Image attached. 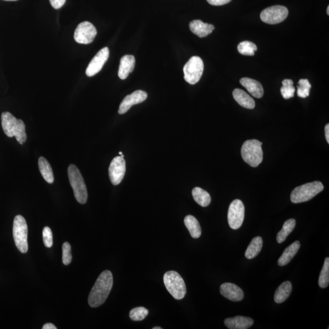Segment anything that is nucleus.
Here are the masks:
<instances>
[{"instance_id": "3", "label": "nucleus", "mask_w": 329, "mask_h": 329, "mask_svg": "<svg viewBox=\"0 0 329 329\" xmlns=\"http://www.w3.org/2000/svg\"><path fill=\"white\" fill-rule=\"evenodd\" d=\"M68 176L77 201L81 204H85L88 198L86 185L81 172L75 165H69L68 168Z\"/></svg>"}, {"instance_id": "12", "label": "nucleus", "mask_w": 329, "mask_h": 329, "mask_svg": "<svg viewBox=\"0 0 329 329\" xmlns=\"http://www.w3.org/2000/svg\"><path fill=\"white\" fill-rule=\"evenodd\" d=\"M126 173V162L124 157L117 156L108 168V176L112 184L118 185L124 179Z\"/></svg>"}, {"instance_id": "18", "label": "nucleus", "mask_w": 329, "mask_h": 329, "mask_svg": "<svg viewBox=\"0 0 329 329\" xmlns=\"http://www.w3.org/2000/svg\"><path fill=\"white\" fill-rule=\"evenodd\" d=\"M241 84L251 95L256 98H261L264 94L262 85L259 81L249 78H243L240 79Z\"/></svg>"}, {"instance_id": "25", "label": "nucleus", "mask_w": 329, "mask_h": 329, "mask_svg": "<svg viewBox=\"0 0 329 329\" xmlns=\"http://www.w3.org/2000/svg\"><path fill=\"white\" fill-rule=\"evenodd\" d=\"M263 247V240L262 237H256L252 240L250 245L248 246L245 252V257L248 259H253L259 255Z\"/></svg>"}, {"instance_id": "2", "label": "nucleus", "mask_w": 329, "mask_h": 329, "mask_svg": "<svg viewBox=\"0 0 329 329\" xmlns=\"http://www.w3.org/2000/svg\"><path fill=\"white\" fill-rule=\"evenodd\" d=\"M2 125L8 137H15L17 142L21 145L24 144L27 141L25 125L22 120L17 119L9 112H5L2 114Z\"/></svg>"}, {"instance_id": "26", "label": "nucleus", "mask_w": 329, "mask_h": 329, "mask_svg": "<svg viewBox=\"0 0 329 329\" xmlns=\"http://www.w3.org/2000/svg\"><path fill=\"white\" fill-rule=\"evenodd\" d=\"M192 196L194 201L202 207H207L210 204L211 202L210 194L201 188H194L192 190Z\"/></svg>"}, {"instance_id": "6", "label": "nucleus", "mask_w": 329, "mask_h": 329, "mask_svg": "<svg viewBox=\"0 0 329 329\" xmlns=\"http://www.w3.org/2000/svg\"><path fill=\"white\" fill-rule=\"evenodd\" d=\"M164 282L166 288L174 299L181 300L187 293V288L184 279L179 273L170 271L165 273Z\"/></svg>"}, {"instance_id": "37", "label": "nucleus", "mask_w": 329, "mask_h": 329, "mask_svg": "<svg viewBox=\"0 0 329 329\" xmlns=\"http://www.w3.org/2000/svg\"><path fill=\"white\" fill-rule=\"evenodd\" d=\"M42 329H57V327L52 323H47L43 326Z\"/></svg>"}, {"instance_id": "32", "label": "nucleus", "mask_w": 329, "mask_h": 329, "mask_svg": "<svg viewBox=\"0 0 329 329\" xmlns=\"http://www.w3.org/2000/svg\"><path fill=\"white\" fill-rule=\"evenodd\" d=\"M148 314V309L143 307H139L132 309L130 311V317L134 321H140L145 319Z\"/></svg>"}, {"instance_id": "42", "label": "nucleus", "mask_w": 329, "mask_h": 329, "mask_svg": "<svg viewBox=\"0 0 329 329\" xmlns=\"http://www.w3.org/2000/svg\"><path fill=\"white\" fill-rule=\"evenodd\" d=\"M120 156H121L122 157H124V156H125L124 155V154H122V155Z\"/></svg>"}, {"instance_id": "15", "label": "nucleus", "mask_w": 329, "mask_h": 329, "mask_svg": "<svg viewBox=\"0 0 329 329\" xmlns=\"http://www.w3.org/2000/svg\"><path fill=\"white\" fill-rule=\"evenodd\" d=\"M220 293L226 298L234 302L241 301L244 293L238 286L232 283H225L220 286Z\"/></svg>"}, {"instance_id": "20", "label": "nucleus", "mask_w": 329, "mask_h": 329, "mask_svg": "<svg viewBox=\"0 0 329 329\" xmlns=\"http://www.w3.org/2000/svg\"><path fill=\"white\" fill-rule=\"evenodd\" d=\"M233 97L235 100L243 107L248 109H253L255 107V101L244 90L236 88L233 91Z\"/></svg>"}, {"instance_id": "17", "label": "nucleus", "mask_w": 329, "mask_h": 329, "mask_svg": "<svg viewBox=\"0 0 329 329\" xmlns=\"http://www.w3.org/2000/svg\"><path fill=\"white\" fill-rule=\"evenodd\" d=\"M136 65V59L133 55H125L120 59L119 76L121 79L128 78L129 74L133 72Z\"/></svg>"}, {"instance_id": "13", "label": "nucleus", "mask_w": 329, "mask_h": 329, "mask_svg": "<svg viewBox=\"0 0 329 329\" xmlns=\"http://www.w3.org/2000/svg\"><path fill=\"white\" fill-rule=\"evenodd\" d=\"M108 57H109V50L107 47L103 48L96 54L88 64L85 71L87 76L91 77L99 73L107 61Z\"/></svg>"}, {"instance_id": "1", "label": "nucleus", "mask_w": 329, "mask_h": 329, "mask_svg": "<svg viewBox=\"0 0 329 329\" xmlns=\"http://www.w3.org/2000/svg\"><path fill=\"white\" fill-rule=\"evenodd\" d=\"M113 275L110 271H104L100 274L88 296V305L96 308L106 300L113 287Z\"/></svg>"}, {"instance_id": "10", "label": "nucleus", "mask_w": 329, "mask_h": 329, "mask_svg": "<svg viewBox=\"0 0 329 329\" xmlns=\"http://www.w3.org/2000/svg\"><path fill=\"white\" fill-rule=\"evenodd\" d=\"M245 218V206L241 200L236 199L229 207L228 219L231 228L237 230L242 227Z\"/></svg>"}, {"instance_id": "16", "label": "nucleus", "mask_w": 329, "mask_h": 329, "mask_svg": "<svg viewBox=\"0 0 329 329\" xmlns=\"http://www.w3.org/2000/svg\"><path fill=\"white\" fill-rule=\"evenodd\" d=\"M225 324L230 329H247L254 324V320L249 317L237 316L226 319Z\"/></svg>"}, {"instance_id": "9", "label": "nucleus", "mask_w": 329, "mask_h": 329, "mask_svg": "<svg viewBox=\"0 0 329 329\" xmlns=\"http://www.w3.org/2000/svg\"><path fill=\"white\" fill-rule=\"evenodd\" d=\"M288 15L287 8L277 5L266 8L260 14V19L266 24L275 25L284 21Z\"/></svg>"}, {"instance_id": "41", "label": "nucleus", "mask_w": 329, "mask_h": 329, "mask_svg": "<svg viewBox=\"0 0 329 329\" xmlns=\"http://www.w3.org/2000/svg\"><path fill=\"white\" fill-rule=\"evenodd\" d=\"M5 1H17V0H5Z\"/></svg>"}, {"instance_id": "36", "label": "nucleus", "mask_w": 329, "mask_h": 329, "mask_svg": "<svg viewBox=\"0 0 329 329\" xmlns=\"http://www.w3.org/2000/svg\"><path fill=\"white\" fill-rule=\"evenodd\" d=\"M208 4L213 6H222L229 4L232 0H207Z\"/></svg>"}, {"instance_id": "19", "label": "nucleus", "mask_w": 329, "mask_h": 329, "mask_svg": "<svg viewBox=\"0 0 329 329\" xmlns=\"http://www.w3.org/2000/svg\"><path fill=\"white\" fill-rule=\"evenodd\" d=\"M189 26L191 32L200 38L209 35L214 29L213 25L205 24L200 20L191 21Z\"/></svg>"}, {"instance_id": "28", "label": "nucleus", "mask_w": 329, "mask_h": 329, "mask_svg": "<svg viewBox=\"0 0 329 329\" xmlns=\"http://www.w3.org/2000/svg\"><path fill=\"white\" fill-rule=\"evenodd\" d=\"M282 87L280 88V92L285 99L293 98L295 92V87L293 86V82L291 79H284L282 81Z\"/></svg>"}, {"instance_id": "22", "label": "nucleus", "mask_w": 329, "mask_h": 329, "mask_svg": "<svg viewBox=\"0 0 329 329\" xmlns=\"http://www.w3.org/2000/svg\"><path fill=\"white\" fill-rule=\"evenodd\" d=\"M292 284L290 281L283 282L281 285L277 288L275 294H274V301L277 304H281L285 301L290 296L292 291Z\"/></svg>"}, {"instance_id": "33", "label": "nucleus", "mask_w": 329, "mask_h": 329, "mask_svg": "<svg viewBox=\"0 0 329 329\" xmlns=\"http://www.w3.org/2000/svg\"><path fill=\"white\" fill-rule=\"evenodd\" d=\"M71 246L68 242H65L62 245V262L65 265H68L72 261L71 253Z\"/></svg>"}, {"instance_id": "5", "label": "nucleus", "mask_w": 329, "mask_h": 329, "mask_svg": "<svg viewBox=\"0 0 329 329\" xmlns=\"http://www.w3.org/2000/svg\"><path fill=\"white\" fill-rule=\"evenodd\" d=\"M324 190V186L320 181L307 183L294 188L291 193V201L294 204L310 201Z\"/></svg>"}, {"instance_id": "31", "label": "nucleus", "mask_w": 329, "mask_h": 329, "mask_svg": "<svg viewBox=\"0 0 329 329\" xmlns=\"http://www.w3.org/2000/svg\"><path fill=\"white\" fill-rule=\"evenodd\" d=\"M297 96L300 98H305L310 94L311 85L307 79H300L297 85Z\"/></svg>"}, {"instance_id": "7", "label": "nucleus", "mask_w": 329, "mask_h": 329, "mask_svg": "<svg viewBox=\"0 0 329 329\" xmlns=\"http://www.w3.org/2000/svg\"><path fill=\"white\" fill-rule=\"evenodd\" d=\"M13 237L17 249L22 254L28 251V225L24 216L17 215L13 224Z\"/></svg>"}, {"instance_id": "34", "label": "nucleus", "mask_w": 329, "mask_h": 329, "mask_svg": "<svg viewBox=\"0 0 329 329\" xmlns=\"http://www.w3.org/2000/svg\"><path fill=\"white\" fill-rule=\"evenodd\" d=\"M43 240L46 247L50 248L53 247V233L49 227H45L43 230Z\"/></svg>"}, {"instance_id": "11", "label": "nucleus", "mask_w": 329, "mask_h": 329, "mask_svg": "<svg viewBox=\"0 0 329 329\" xmlns=\"http://www.w3.org/2000/svg\"><path fill=\"white\" fill-rule=\"evenodd\" d=\"M97 31L92 24L84 22L79 24L74 34V39L78 44H89L95 39Z\"/></svg>"}, {"instance_id": "29", "label": "nucleus", "mask_w": 329, "mask_h": 329, "mask_svg": "<svg viewBox=\"0 0 329 329\" xmlns=\"http://www.w3.org/2000/svg\"><path fill=\"white\" fill-rule=\"evenodd\" d=\"M318 284L322 288H327L329 284V258H325L324 265L320 273Z\"/></svg>"}, {"instance_id": "43", "label": "nucleus", "mask_w": 329, "mask_h": 329, "mask_svg": "<svg viewBox=\"0 0 329 329\" xmlns=\"http://www.w3.org/2000/svg\"><path fill=\"white\" fill-rule=\"evenodd\" d=\"M119 154H120V155H122V154H123V153L122 152H119Z\"/></svg>"}, {"instance_id": "39", "label": "nucleus", "mask_w": 329, "mask_h": 329, "mask_svg": "<svg viewBox=\"0 0 329 329\" xmlns=\"http://www.w3.org/2000/svg\"><path fill=\"white\" fill-rule=\"evenodd\" d=\"M162 328L161 327H154L153 328V329H162Z\"/></svg>"}, {"instance_id": "8", "label": "nucleus", "mask_w": 329, "mask_h": 329, "mask_svg": "<svg viewBox=\"0 0 329 329\" xmlns=\"http://www.w3.org/2000/svg\"><path fill=\"white\" fill-rule=\"evenodd\" d=\"M204 62L198 56H193L184 67V79L191 85L198 82L204 71Z\"/></svg>"}, {"instance_id": "30", "label": "nucleus", "mask_w": 329, "mask_h": 329, "mask_svg": "<svg viewBox=\"0 0 329 329\" xmlns=\"http://www.w3.org/2000/svg\"><path fill=\"white\" fill-rule=\"evenodd\" d=\"M257 47L253 42L243 41L238 45V51L240 54L245 56H254Z\"/></svg>"}, {"instance_id": "21", "label": "nucleus", "mask_w": 329, "mask_h": 329, "mask_svg": "<svg viewBox=\"0 0 329 329\" xmlns=\"http://www.w3.org/2000/svg\"><path fill=\"white\" fill-rule=\"evenodd\" d=\"M300 247V243L299 241L294 242L292 244L289 246L285 249L281 257L278 260V265L280 267H284L291 261L293 257L295 256Z\"/></svg>"}, {"instance_id": "4", "label": "nucleus", "mask_w": 329, "mask_h": 329, "mask_svg": "<svg viewBox=\"0 0 329 329\" xmlns=\"http://www.w3.org/2000/svg\"><path fill=\"white\" fill-rule=\"evenodd\" d=\"M262 146V142L255 139L247 140L242 146V158L252 167H258L263 161Z\"/></svg>"}, {"instance_id": "38", "label": "nucleus", "mask_w": 329, "mask_h": 329, "mask_svg": "<svg viewBox=\"0 0 329 329\" xmlns=\"http://www.w3.org/2000/svg\"><path fill=\"white\" fill-rule=\"evenodd\" d=\"M325 139L327 140L328 144H329V125H326L325 127Z\"/></svg>"}, {"instance_id": "23", "label": "nucleus", "mask_w": 329, "mask_h": 329, "mask_svg": "<svg viewBox=\"0 0 329 329\" xmlns=\"http://www.w3.org/2000/svg\"><path fill=\"white\" fill-rule=\"evenodd\" d=\"M39 168L40 172L44 179L49 184H53L54 181V177L52 168L50 163L44 157H41L39 159Z\"/></svg>"}, {"instance_id": "14", "label": "nucleus", "mask_w": 329, "mask_h": 329, "mask_svg": "<svg viewBox=\"0 0 329 329\" xmlns=\"http://www.w3.org/2000/svg\"><path fill=\"white\" fill-rule=\"evenodd\" d=\"M147 97V93L142 90H136L131 95H127L120 105L119 114L122 115L127 113L133 105L145 101Z\"/></svg>"}, {"instance_id": "35", "label": "nucleus", "mask_w": 329, "mask_h": 329, "mask_svg": "<svg viewBox=\"0 0 329 329\" xmlns=\"http://www.w3.org/2000/svg\"><path fill=\"white\" fill-rule=\"evenodd\" d=\"M66 0H50V4L53 8L58 10L64 5Z\"/></svg>"}, {"instance_id": "27", "label": "nucleus", "mask_w": 329, "mask_h": 329, "mask_svg": "<svg viewBox=\"0 0 329 329\" xmlns=\"http://www.w3.org/2000/svg\"><path fill=\"white\" fill-rule=\"evenodd\" d=\"M296 223V220L293 218L288 220L285 222L282 230L277 235V242L278 243H282L287 239L289 235L292 233L295 228Z\"/></svg>"}, {"instance_id": "40", "label": "nucleus", "mask_w": 329, "mask_h": 329, "mask_svg": "<svg viewBox=\"0 0 329 329\" xmlns=\"http://www.w3.org/2000/svg\"><path fill=\"white\" fill-rule=\"evenodd\" d=\"M327 15H329V7H327Z\"/></svg>"}, {"instance_id": "24", "label": "nucleus", "mask_w": 329, "mask_h": 329, "mask_svg": "<svg viewBox=\"0 0 329 329\" xmlns=\"http://www.w3.org/2000/svg\"><path fill=\"white\" fill-rule=\"evenodd\" d=\"M184 224L193 239H198L201 237V228L195 217L192 215L186 216Z\"/></svg>"}]
</instances>
